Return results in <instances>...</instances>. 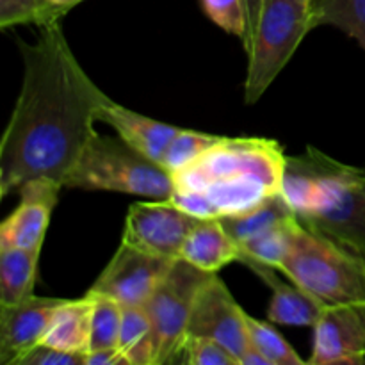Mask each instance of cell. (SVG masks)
Instances as JSON below:
<instances>
[{"instance_id":"cell-20","label":"cell","mask_w":365,"mask_h":365,"mask_svg":"<svg viewBox=\"0 0 365 365\" xmlns=\"http://www.w3.org/2000/svg\"><path fill=\"white\" fill-rule=\"evenodd\" d=\"M296 217L294 209L289 205L285 196L282 192L269 196L259 205L245 210L239 214H230V216L220 217L223 227L227 228L228 234L241 245L246 239L274 227V225Z\"/></svg>"},{"instance_id":"cell-22","label":"cell","mask_w":365,"mask_h":365,"mask_svg":"<svg viewBox=\"0 0 365 365\" xmlns=\"http://www.w3.org/2000/svg\"><path fill=\"white\" fill-rule=\"evenodd\" d=\"M298 225V216L291 217V220L282 221V223L274 225V227L242 241L239 245L241 246V259H239V262L248 259L278 269L285 260V257H287L289 250H291Z\"/></svg>"},{"instance_id":"cell-25","label":"cell","mask_w":365,"mask_h":365,"mask_svg":"<svg viewBox=\"0 0 365 365\" xmlns=\"http://www.w3.org/2000/svg\"><path fill=\"white\" fill-rule=\"evenodd\" d=\"M88 292L93 296L89 351L118 348L121 330V317H123V307H121L116 299L109 298V296H103L91 291Z\"/></svg>"},{"instance_id":"cell-17","label":"cell","mask_w":365,"mask_h":365,"mask_svg":"<svg viewBox=\"0 0 365 365\" xmlns=\"http://www.w3.org/2000/svg\"><path fill=\"white\" fill-rule=\"evenodd\" d=\"M180 259L207 273H217L241 259V246L228 234L220 217H202L189 232Z\"/></svg>"},{"instance_id":"cell-8","label":"cell","mask_w":365,"mask_h":365,"mask_svg":"<svg viewBox=\"0 0 365 365\" xmlns=\"http://www.w3.org/2000/svg\"><path fill=\"white\" fill-rule=\"evenodd\" d=\"M200 220L171 200L134 203L125 217L121 242L152 255L180 259L182 246Z\"/></svg>"},{"instance_id":"cell-5","label":"cell","mask_w":365,"mask_h":365,"mask_svg":"<svg viewBox=\"0 0 365 365\" xmlns=\"http://www.w3.org/2000/svg\"><path fill=\"white\" fill-rule=\"evenodd\" d=\"M314 24L309 0H264L253 34L245 81V102H259L274 78L287 66Z\"/></svg>"},{"instance_id":"cell-31","label":"cell","mask_w":365,"mask_h":365,"mask_svg":"<svg viewBox=\"0 0 365 365\" xmlns=\"http://www.w3.org/2000/svg\"><path fill=\"white\" fill-rule=\"evenodd\" d=\"M262 6H264V0H245L246 20H248V31H246V38H245V41L241 43V45H242V48H245L246 53H248L250 48H252L253 34H255L257 24H259Z\"/></svg>"},{"instance_id":"cell-9","label":"cell","mask_w":365,"mask_h":365,"mask_svg":"<svg viewBox=\"0 0 365 365\" xmlns=\"http://www.w3.org/2000/svg\"><path fill=\"white\" fill-rule=\"evenodd\" d=\"M175 260L121 242L89 291L109 296L121 307H145Z\"/></svg>"},{"instance_id":"cell-23","label":"cell","mask_w":365,"mask_h":365,"mask_svg":"<svg viewBox=\"0 0 365 365\" xmlns=\"http://www.w3.org/2000/svg\"><path fill=\"white\" fill-rule=\"evenodd\" d=\"M314 24L346 32L365 50V0H312Z\"/></svg>"},{"instance_id":"cell-24","label":"cell","mask_w":365,"mask_h":365,"mask_svg":"<svg viewBox=\"0 0 365 365\" xmlns=\"http://www.w3.org/2000/svg\"><path fill=\"white\" fill-rule=\"evenodd\" d=\"M221 138L223 135L207 134V132L200 130H189V128H178L173 139L168 143L159 164L173 177L175 173H178L185 166L195 163L200 155H203Z\"/></svg>"},{"instance_id":"cell-27","label":"cell","mask_w":365,"mask_h":365,"mask_svg":"<svg viewBox=\"0 0 365 365\" xmlns=\"http://www.w3.org/2000/svg\"><path fill=\"white\" fill-rule=\"evenodd\" d=\"M202 7L210 21L228 34L245 41L248 31L245 0H202Z\"/></svg>"},{"instance_id":"cell-14","label":"cell","mask_w":365,"mask_h":365,"mask_svg":"<svg viewBox=\"0 0 365 365\" xmlns=\"http://www.w3.org/2000/svg\"><path fill=\"white\" fill-rule=\"evenodd\" d=\"M63 299L34 296L16 305H0V364L18 365L41 344L50 319Z\"/></svg>"},{"instance_id":"cell-15","label":"cell","mask_w":365,"mask_h":365,"mask_svg":"<svg viewBox=\"0 0 365 365\" xmlns=\"http://www.w3.org/2000/svg\"><path fill=\"white\" fill-rule=\"evenodd\" d=\"M98 121H103L109 127H113L114 132L123 141H127L132 148H135L150 159L157 160V163L163 157L168 143L173 139V135L180 128L127 109V107L110 100L109 96H106L100 103Z\"/></svg>"},{"instance_id":"cell-1","label":"cell","mask_w":365,"mask_h":365,"mask_svg":"<svg viewBox=\"0 0 365 365\" xmlns=\"http://www.w3.org/2000/svg\"><path fill=\"white\" fill-rule=\"evenodd\" d=\"M32 43L18 41L24 82L0 143V196L32 178L63 184L96 134L106 93L71 52L59 21L39 25Z\"/></svg>"},{"instance_id":"cell-35","label":"cell","mask_w":365,"mask_h":365,"mask_svg":"<svg viewBox=\"0 0 365 365\" xmlns=\"http://www.w3.org/2000/svg\"><path fill=\"white\" fill-rule=\"evenodd\" d=\"M309 2H310V4H312V0H309Z\"/></svg>"},{"instance_id":"cell-33","label":"cell","mask_w":365,"mask_h":365,"mask_svg":"<svg viewBox=\"0 0 365 365\" xmlns=\"http://www.w3.org/2000/svg\"><path fill=\"white\" fill-rule=\"evenodd\" d=\"M81 2H84V0H43L46 9V16H48V24L50 21H61V18H63L68 11H71Z\"/></svg>"},{"instance_id":"cell-13","label":"cell","mask_w":365,"mask_h":365,"mask_svg":"<svg viewBox=\"0 0 365 365\" xmlns=\"http://www.w3.org/2000/svg\"><path fill=\"white\" fill-rule=\"evenodd\" d=\"M349 168L351 166L339 163L327 153L309 146L302 155H287L282 195L294 209L296 216L309 212L346 177Z\"/></svg>"},{"instance_id":"cell-28","label":"cell","mask_w":365,"mask_h":365,"mask_svg":"<svg viewBox=\"0 0 365 365\" xmlns=\"http://www.w3.org/2000/svg\"><path fill=\"white\" fill-rule=\"evenodd\" d=\"M182 360L191 365H239V360L220 342L209 337L187 335Z\"/></svg>"},{"instance_id":"cell-34","label":"cell","mask_w":365,"mask_h":365,"mask_svg":"<svg viewBox=\"0 0 365 365\" xmlns=\"http://www.w3.org/2000/svg\"><path fill=\"white\" fill-rule=\"evenodd\" d=\"M241 365H273L259 349H255L253 346H250V349L246 351V355L241 359Z\"/></svg>"},{"instance_id":"cell-12","label":"cell","mask_w":365,"mask_h":365,"mask_svg":"<svg viewBox=\"0 0 365 365\" xmlns=\"http://www.w3.org/2000/svg\"><path fill=\"white\" fill-rule=\"evenodd\" d=\"M61 187L45 177L21 184L20 203L0 225V248H43Z\"/></svg>"},{"instance_id":"cell-30","label":"cell","mask_w":365,"mask_h":365,"mask_svg":"<svg viewBox=\"0 0 365 365\" xmlns=\"http://www.w3.org/2000/svg\"><path fill=\"white\" fill-rule=\"evenodd\" d=\"M86 355L61 351L46 344H38L18 365H84Z\"/></svg>"},{"instance_id":"cell-7","label":"cell","mask_w":365,"mask_h":365,"mask_svg":"<svg viewBox=\"0 0 365 365\" xmlns=\"http://www.w3.org/2000/svg\"><path fill=\"white\" fill-rule=\"evenodd\" d=\"M298 220L305 227L365 255L364 168H349L346 177L312 210L299 214Z\"/></svg>"},{"instance_id":"cell-2","label":"cell","mask_w":365,"mask_h":365,"mask_svg":"<svg viewBox=\"0 0 365 365\" xmlns=\"http://www.w3.org/2000/svg\"><path fill=\"white\" fill-rule=\"evenodd\" d=\"M285 155L266 138H221L173 175L171 202L196 217L245 212L282 192Z\"/></svg>"},{"instance_id":"cell-19","label":"cell","mask_w":365,"mask_h":365,"mask_svg":"<svg viewBox=\"0 0 365 365\" xmlns=\"http://www.w3.org/2000/svg\"><path fill=\"white\" fill-rule=\"evenodd\" d=\"M41 248H0V305H16L34 294Z\"/></svg>"},{"instance_id":"cell-10","label":"cell","mask_w":365,"mask_h":365,"mask_svg":"<svg viewBox=\"0 0 365 365\" xmlns=\"http://www.w3.org/2000/svg\"><path fill=\"white\" fill-rule=\"evenodd\" d=\"M248 314L239 307L225 282L214 273L196 296L187 335L209 337L220 342L239 360L250 349Z\"/></svg>"},{"instance_id":"cell-21","label":"cell","mask_w":365,"mask_h":365,"mask_svg":"<svg viewBox=\"0 0 365 365\" xmlns=\"http://www.w3.org/2000/svg\"><path fill=\"white\" fill-rule=\"evenodd\" d=\"M118 349L128 365H155V334L143 307H123Z\"/></svg>"},{"instance_id":"cell-26","label":"cell","mask_w":365,"mask_h":365,"mask_svg":"<svg viewBox=\"0 0 365 365\" xmlns=\"http://www.w3.org/2000/svg\"><path fill=\"white\" fill-rule=\"evenodd\" d=\"M250 344L259 349L273 365H303L305 360L294 351L291 344L267 323L248 316Z\"/></svg>"},{"instance_id":"cell-16","label":"cell","mask_w":365,"mask_h":365,"mask_svg":"<svg viewBox=\"0 0 365 365\" xmlns=\"http://www.w3.org/2000/svg\"><path fill=\"white\" fill-rule=\"evenodd\" d=\"M241 262L259 274L264 284L273 291V299L267 309V319L284 327H316L324 310V305L319 299L310 296L292 282L291 284L282 282L274 273L278 271L274 267L248 259Z\"/></svg>"},{"instance_id":"cell-4","label":"cell","mask_w":365,"mask_h":365,"mask_svg":"<svg viewBox=\"0 0 365 365\" xmlns=\"http://www.w3.org/2000/svg\"><path fill=\"white\" fill-rule=\"evenodd\" d=\"M64 187L123 192L152 200H170L175 191L173 177L157 160L132 148L120 135L110 138L98 132L78 157Z\"/></svg>"},{"instance_id":"cell-3","label":"cell","mask_w":365,"mask_h":365,"mask_svg":"<svg viewBox=\"0 0 365 365\" xmlns=\"http://www.w3.org/2000/svg\"><path fill=\"white\" fill-rule=\"evenodd\" d=\"M278 271L324 307L365 302V255L303 223Z\"/></svg>"},{"instance_id":"cell-18","label":"cell","mask_w":365,"mask_h":365,"mask_svg":"<svg viewBox=\"0 0 365 365\" xmlns=\"http://www.w3.org/2000/svg\"><path fill=\"white\" fill-rule=\"evenodd\" d=\"M91 314L93 296L89 292L78 299H63L53 310L41 344L52 346L61 351L86 355L91 337Z\"/></svg>"},{"instance_id":"cell-6","label":"cell","mask_w":365,"mask_h":365,"mask_svg":"<svg viewBox=\"0 0 365 365\" xmlns=\"http://www.w3.org/2000/svg\"><path fill=\"white\" fill-rule=\"evenodd\" d=\"M214 273L177 259L143 309L155 334V365L171 364L182 356L196 296Z\"/></svg>"},{"instance_id":"cell-32","label":"cell","mask_w":365,"mask_h":365,"mask_svg":"<svg viewBox=\"0 0 365 365\" xmlns=\"http://www.w3.org/2000/svg\"><path fill=\"white\" fill-rule=\"evenodd\" d=\"M84 365H128L127 359L118 348L100 349V351L86 353Z\"/></svg>"},{"instance_id":"cell-29","label":"cell","mask_w":365,"mask_h":365,"mask_svg":"<svg viewBox=\"0 0 365 365\" xmlns=\"http://www.w3.org/2000/svg\"><path fill=\"white\" fill-rule=\"evenodd\" d=\"M48 24L43 0H0V27L11 29L16 25Z\"/></svg>"},{"instance_id":"cell-11","label":"cell","mask_w":365,"mask_h":365,"mask_svg":"<svg viewBox=\"0 0 365 365\" xmlns=\"http://www.w3.org/2000/svg\"><path fill=\"white\" fill-rule=\"evenodd\" d=\"M309 364H365V302L324 307Z\"/></svg>"}]
</instances>
